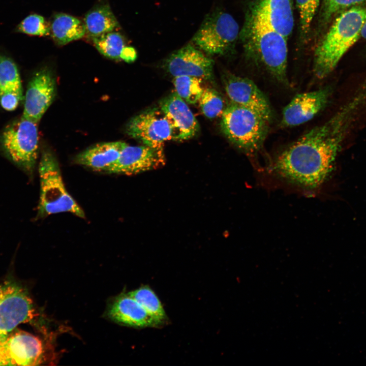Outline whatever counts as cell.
I'll use <instances>...</instances> for the list:
<instances>
[{
  "label": "cell",
  "mask_w": 366,
  "mask_h": 366,
  "mask_svg": "<svg viewBox=\"0 0 366 366\" xmlns=\"http://www.w3.org/2000/svg\"><path fill=\"white\" fill-rule=\"evenodd\" d=\"M354 95L331 117L315 127L281 152L273 170L280 177L309 189H316L333 169L343 142L363 105Z\"/></svg>",
  "instance_id": "6da1fadb"
},
{
  "label": "cell",
  "mask_w": 366,
  "mask_h": 366,
  "mask_svg": "<svg viewBox=\"0 0 366 366\" xmlns=\"http://www.w3.org/2000/svg\"><path fill=\"white\" fill-rule=\"evenodd\" d=\"M366 19V8L358 6L339 14L314 55L313 72L320 79L327 77L341 59L361 37Z\"/></svg>",
  "instance_id": "7a4b0ae2"
},
{
  "label": "cell",
  "mask_w": 366,
  "mask_h": 366,
  "mask_svg": "<svg viewBox=\"0 0 366 366\" xmlns=\"http://www.w3.org/2000/svg\"><path fill=\"white\" fill-rule=\"evenodd\" d=\"M240 37L248 55L260 64L277 81L288 85L287 39L251 12L247 17Z\"/></svg>",
  "instance_id": "3957f363"
},
{
  "label": "cell",
  "mask_w": 366,
  "mask_h": 366,
  "mask_svg": "<svg viewBox=\"0 0 366 366\" xmlns=\"http://www.w3.org/2000/svg\"><path fill=\"white\" fill-rule=\"evenodd\" d=\"M270 121L254 110L231 103L222 114L221 128L234 145L252 155L262 146Z\"/></svg>",
  "instance_id": "277c9868"
},
{
  "label": "cell",
  "mask_w": 366,
  "mask_h": 366,
  "mask_svg": "<svg viewBox=\"0 0 366 366\" xmlns=\"http://www.w3.org/2000/svg\"><path fill=\"white\" fill-rule=\"evenodd\" d=\"M39 173L40 180L37 214L39 218L63 212H70L81 218H85L82 209L66 190L58 163L51 150L43 151Z\"/></svg>",
  "instance_id": "5b68a950"
},
{
  "label": "cell",
  "mask_w": 366,
  "mask_h": 366,
  "mask_svg": "<svg viewBox=\"0 0 366 366\" xmlns=\"http://www.w3.org/2000/svg\"><path fill=\"white\" fill-rule=\"evenodd\" d=\"M37 124L21 116L5 128L1 138L5 154L28 173L33 171L38 156Z\"/></svg>",
  "instance_id": "8992f818"
},
{
  "label": "cell",
  "mask_w": 366,
  "mask_h": 366,
  "mask_svg": "<svg viewBox=\"0 0 366 366\" xmlns=\"http://www.w3.org/2000/svg\"><path fill=\"white\" fill-rule=\"evenodd\" d=\"M239 34V26L230 14L217 10L204 18L192 41L211 55H224L233 47Z\"/></svg>",
  "instance_id": "52a82bcc"
},
{
  "label": "cell",
  "mask_w": 366,
  "mask_h": 366,
  "mask_svg": "<svg viewBox=\"0 0 366 366\" xmlns=\"http://www.w3.org/2000/svg\"><path fill=\"white\" fill-rule=\"evenodd\" d=\"M37 316L26 289L12 280L0 285L1 340L6 339L19 324L32 321Z\"/></svg>",
  "instance_id": "ba28073f"
},
{
  "label": "cell",
  "mask_w": 366,
  "mask_h": 366,
  "mask_svg": "<svg viewBox=\"0 0 366 366\" xmlns=\"http://www.w3.org/2000/svg\"><path fill=\"white\" fill-rule=\"evenodd\" d=\"M45 360V349L37 337L18 329L0 340V365H36Z\"/></svg>",
  "instance_id": "9c48e42d"
},
{
  "label": "cell",
  "mask_w": 366,
  "mask_h": 366,
  "mask_svg": "<svg viewBox=\"0 0 366 366\" xmlns=\"http://www.w3.org/2000/svg\"><path fill=\"white\" fill-rule=\"evenodd\" d=\"M127 134L144 145L164 150V142L172 139L171 129L160 107L147 109L132 117L126 127Z\"/></svg>",
  "instance_id": "30bf717a"
},
{
  "label": "cell",
  "mask_w": 366,
  "mask_h": 366,
  "mask_svg": "<svg viewBox=\"0 0 366 366\" xmlns=\"http://www.w3.org/2000/svg\"><path fill=\"white\" fill-rule=\"evenodd\" d=\"M56 94V82L52 70L47 67L41 68L28 83L22 116L38 123Z\"/></svg>",
  "instance_id": "8fae6325"
},
{
  "label": "cell",
  "mask_w": 366,
  "mask_h": 366,
  "mask_svg": "<svg viewBox=\"0 0 366 366\" xmlns=\"http://www.w3.org/2000/svg\"><path fill=\"white\" fill-rule=\"evenodd\" d=\"M222 78L231 103L254 110L271 120L272 112L269 102L253 81L228 72L224 73Z\"/></svg>",
  "instance_id": "7c38bea8"
},
{
  "label": "cell",
  "mask_w": 366,
  "mask_h": 366,
  "mask_svg": "<svg viewBox=\"0 0 366 366\" xmlns=\"http://www.w3.org/2000/svg\"><path fill=\"white\" fill-rule=\"evenodd\" d=\"M214 60L191 45L172 53L164 63L167 72L174 77L189 76L209 80L212 77Z\"/></svg>",
  "instance_id": "4fadbf2b"
},
{
  "label": "cell",
  "mask_w": 366,
  "mask_h": 366,
  "mask_svg": "<svg viewBox=\"0 0 366 366\" xmlns=\"http://www.w3.org/2000/svg\"><path fill=\"white\" fill-rule=\"evenodd\" d=\"M331 90L324 87L297 95L284 108L281 126H297L312 119L327 105Z\"/></svg>",
  "instance_id": "5bb4252c"
},
{
  "label": "cell",
  "mask_w": 366,
  "mask_h": 366,
  "mask_svg": "<svg viewBox=\"0 0 366 366\" xmlns=\"http://www.w3.org/2000/svg\"><path fill=\"white\" fill-rule=\"evenodd\" d=\"M165 162L164 150L148 146L129 145L127 143L109 170V173L133 175L155 169Z\"/></svg>",
  "instance_id": "9a60e30c"
},
{
  "label": "cell",
  "mask_w": 366,
  "mask_h": 366,
  "mask_svg": "<svg viewBox=\"0 0 366 366\" xmlns=\"http://www.w3.org/2000/svg\"><path fill=\"white\" fill-rule=\"evenodd\" d=\"M160 108L171 129L172 139L184 140L193 137L198 132V122L186 102L173 92L162 99Z\"/></svg>",
  "instance_id": "2e32d148"
},
{
  "label": "cell",
  "mask_w": 366,
  "mask_h": 366,
  "mask_svg": "<svg viewBox=\"0 0 366 366\" xmlns=\"http://www.w3.org/2000/svg\"><path fill=\"white\" fill-rule=\"evenodd\" d=\"M293 0H255L250 12L259 17L287 39L294 27Z\"/></svg>",
  "instance_id": "e0dca14e"
},
{
  "label": "cell",
  "mask_w": 366,
  "mask_h": 366,
  "mask_svg": "<svg viewBox=\"0 0 366 366\" xmlns=\"http://www.w3.org/2000/svg\"><path fill=\"white\" fill-rule=\"evenodd\" d=\"M108 314L114 321L130 326H158L146 310L128 293L121 294L115 298L109 307Z\"/></svg>",
  "instance_id": "ac0fdd59"
},
{
  "label": "cell",
  "mask_w": 366,
  "mask_h": 366,
  "mask_svg": "<svg viewBox=\"0 0 366 366\" xmlns=\"http://www.w3.org/2000/svg\"><path fill=\"white\" fill-rule=\"evenodd\" d=\"M126 144L119 141L96 144L79 153L75 161L94 170L108 172Z\"/></svg>",
  "instance_id": "d6986e66"
},
{
  "label": "cell",
  "mask_w": 366,
  "mask_h": 366,
  "mask_svg": "<svg viewBox=\"0 0 366 366\" xmlns=\"http://www.w3.org/2000/svg\"><path fill=\"white\" fill-rule=\"evenodd\" d=\"M50 29L54 42L60 46L81 39L86 34L84 21L63 13H56L53 16Z\"/></svg>",
  "instance_id": "ffe728a7"
},
{
  "label": "cell",
  "mask_w": 366,
  "mask_h": 366,
  "mask_svg": "<svg viewBox=\"0 0 366 366\" xmlns=\"http://www.w3.org/2000/svg\"><path fill=\"white\" fill-rule=\"evenodd\" d=\"M84 22L86 34L91 39L114 31L119 24L109 5L101 2L95 5L85 14Z\"/></svg>",
  "instance_id": "44dd1931"
},
{
  "label": "cell",
  "mask_w": 366,
  "mask_h": 366,
  "mask_svg": "<svg viewBox=\"0 0 366 366\" xmlns=\"http://www.w3.org/2000/svg\"><path fill=\"white\" fill-rule=\"evenodd\" d=\"M128 294L141 305L158 326L166 321L167 316L160 299L148 286H141Z\"/></svg>",
  "instance_id": "7402d4cb"
},
{
  "label": "cell",
  "mask_w": 366,
  "mask_h": 366,
  "mask_svg": "<svg viewBox=\"0 0 366 366\" xmlns=\"http://www.w3.org/2000/svg\"><path fill=\"white\" fill-rule=\"evenodd\" d=\"M92 40L101 54L112 59H120V54L125 44L120 33L112 31L93 38Z\"/></svg>",
  "instance_id": "603a6c76"
},
{
  "label": "cell",
  "mask_w": 366,
  "mask_h": 366,
  "mask_svg": "<svg viewBox=\"0 0 366 366\" xmlns=\"http://www.w3.org/2000/svg\"><path fill=\"white\" fill-rule=\"evenodd\" d=\"M202 82V79L189 76L175 77L173 80L176 94L185 101L192 104L198 102L203 92Z\"/></svg>",
  "instance_id": "cb8c5ba5"
},
{
  "label": "cell",
  "mask_w": 366,
  "mask_h": 366,
  "mask_svg": "<svg viewBox=\"0 0 366 366\" xmlns=\"http://www.w3.org/2000/svg\"><path fill=\"white\" fill-rule=\"evenodd\" d=\"M11 90L22 92L19 71L10 58L0 54V95Z\"/></svg>",
  "instance_id": "d4e9b609"
},
{
  "label": "cell",
  "mask_w": 366,
  "mask_h": 366,
  "mask_svg": "<svg viewBox=\"0 0 366 366\" xmlns=\"http://www.w3.org/2000/svg\"><path fill=\"white\" fill-rule=\"evenodd\" d=\"M198 102L202 113L208 118L222 115L225 109L222 97L212 88L204 89Z\"/></svg>",
  "instance_id": "484cf974"
},
{
  "label": "cell",
  "mask_w": 366,
  "mask_h": 366,
  "mask_svg": "<svg viewBox=\"0 0 366 366\" xmlns=\"http://www.w3.org/2000/svg\"><path fill=\"white\" fill-rule=\"evenodd\" d=\"M321 0H296L299 15L301 38L304 40Z\"/></svg>",
  "instance_id": "4316f807"
},
{
  "label": "cell",
  "mask_w": 366,
  "mask_h": 366,
  "mask_svg": "<svg viewBox=\"0 0 366 366\" xmlns=\"http://www.w3.org/2000/svg\"><path fill=\"white\" fill-rule=\"evenodd\" d=\"M18 32L30 36H46L50 34V25L37 14L26 17L18 25Z\"/></svg>",
  "instance_id": "83f0119b"
},
{
  "label": "cell",
  "mask_w": 366,
  "mask_h": 366,
  "mask_svg": "<svg viewBox=\"0 0 366 366\" xmlns=\"http://www.w3.org/2000/svg\"><path fill=\"white\" fill-rule=\"evenodd\" d=\"M365 3L366 0H323L321 15L322 22L325 23L338 14Z\"/></svg>",
  "instance_id": "f1b7e54d"
},
{
  "label": "cell",
  "mask_w": 366,
  "mask_h": 366,
  "mask_svg": "<svg viewBox=\"0 0 366 366\" xmlns=\"http://www.w3.org/2000/svg\"><path fill=\"white\" fill-rule=\"evenodd\" d=\"M22 98V92L14 90L6 92L0 95V104L5 110L13 111L17 108Z\"/></svg>",
  "instance_id": "f546056e"
},
{
  "label": "cell",
  "mask_w": 366,
  "mask_h": 366,
  "mask_svg": "<svg viewBox=\"0 0 366 366\" xmlns=\"http://www.w3.org/2000/svg\"><path fill=\"white\" fill-rule=\"evenodd\" d=\"M137 52L134 48L131 46H125L120 54V59L127 63H132L137 58Z\"/></svg>",
  "instance_id": "4dcf8cb0"
},
{
  "label": "cell",
  "mask_w": 366,
  "mask_h": 366,
  "mask_svg": "<svg viewBox=\"0 0 366 366\" xmlns=\"http://www.w3.org/2000/svg\"><path fill=\"white\" fill-rule=\"evenodd\" d=\"M361 37L366 40V19L364 22L361 32Z\"/></svg>",
  "instance_id": "1f68e13d"
}]
</instances>
